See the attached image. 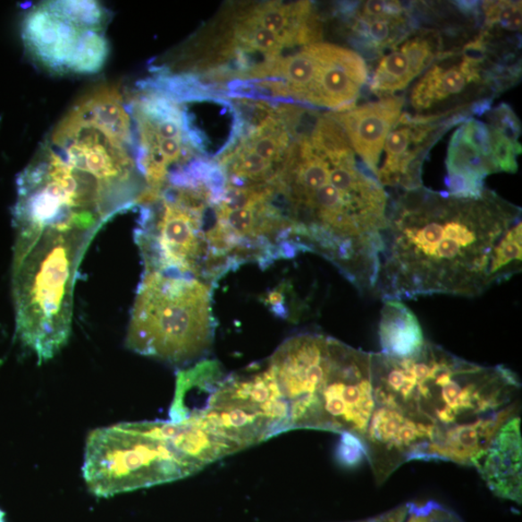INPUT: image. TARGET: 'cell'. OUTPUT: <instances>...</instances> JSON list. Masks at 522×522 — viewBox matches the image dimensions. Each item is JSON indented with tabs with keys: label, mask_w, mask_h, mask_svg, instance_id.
<instances>
[{
	"label": "cell",
	"mask_w": 522,
	"mask_h": 522,
	"mask_svg": "<svg viewBox=\"0 0 522 522\" xmlns=\"http://www.w3.org/2000/svg\"><path fill=\"white\" fill-rule=\"evenodd\" d=\"M88 30L57 13L46 3L29 8L21 22V38L29 55L58 73H68Z\"/></svg>",
	"instance_id": "8fae6325"
},
{
	"label": "cell",
	"mask_w": 522,
	"mask_h": 522,
	"mask_svg": "<svg viewBox=\"0 0 522 522\" xmlns=\"http://www.w3.org/2000/svg\"><path fill=\"white\" fill-rule=\"evenodd\" d=\"M490 490L502 500L521 502L520 418L497 432L476 467Z\"/></svg>",
	"instance_id": "5bb4252c"
},
{
	"label": "cell",
	"mask_w": 522,
	"mask_h": 522,
	"mask_svg": "<svg viewBox=\"0 0 522 522\" xmlns=\"http://www.w3.org/2000/svg\"><path fill=\"white\" fill-rule=\"evenodd\" d=\"M16 185L15 234L45 230L97 233L123 213L97 177L70 161L47 138Z\"/></svg>",
	"instance_id": "8992f818"
},
{
	"label": "cell",
	"mask_w": 522,
	"mask_h": 522,
	"mask_svg": "<svg viewBox=\"0 0 522 522\" xmlns=\"http://www.w3.org/2000/svg\"><path fill=\"white\" fill-rule=\"evenodd\" d=\"M314 46L319 66L307 104L341 112L353 108L369 77L363 57L336 45Z\"/></svg>",
	"instance_id": "7c38bea8"
},
{
	"label": "cell",
	"mask_w": 522,
	"mask_h": 522,
	"mask_svg": "<svg viewBox=\"0 0 522 522\" xmlns=\"http://www.w3.org/2000/svg\"><path fill=\"white\" fill-rule=\"evenodd\" d=\"M401 14L402 7L400 3L370 0L362 4L360 19L400 18Z\"/></svg>",
	"instance_id": "484cf974"
},
{
	"label": "cell",
	"mask_w": 522,
	"mask_h": 522,
	"mask_svg": "<svg viewBox=\"0 0 522 522\" xmlns=\"http://www.w3.org/2000/svg\"><path fill=\"white\" fill-rule=\"evenodd\" d=\"M418 75L408 56L401 49L385 55L379 63L372 80L371 89L376 93L391 94L405 89Z\"/></svg>",
	"instance_id": "ac0fdd59"
},
{
	"label": "cell",
	"mask_w": 522,
	"mask_h": 522,
	"mask_svg": "<svg viewBox=\"0 0 522 522\" xmlns=\"http://www.w3.org/2000/svg\"><path fill=\"white\" fill-rule=\"evenodd\" d=\"M176 103L181 106L189 141L201 158L217 162L245 133L243 117L228 98L205 89Z\"/></svg>",
	"instance_id": "30bf717a"
},
{
	"label": "cell",
	"mask_w": 522,
	"mask_h": 522,
	"mask_svg": "<svg viewBox=\"0 0 522 522\" xmlns=\"http://www.w3.org/2000/svg\"><path fill=\"white\" fill-rule=\"evenodd\" d=\"M203 468L175 447L163 421H157L122 423L92 432L82 474L93 494L110 497L183 479Z\"/></svg>",
	"instance_id": "52a82bcc"
},
{
	"label": "cell",
	"mask_w": 522,
	"mask_h": 522,
	"mask_svg": "<svg viewBox=\"0 0 522 522\" xmlns=\"http://www.w3.org/2000/svg\"><path fill=\"white\" fill-rule=\"evenodd\" d=\"M402 105L401 98L387 97L332 114L376 178L386 138L399 121Z\"/></svg>",
	"instance_id": "4fadbf2b"
},
{
	"label": "cell",
	"mask_w": 522,
	"mask_h": 522,
	"mask_svg": "<svg viewBox=\"0 0 522 522\" xmlns=\"http://www.w3.org/2000/svg\"><path fill=\"white\" fill-rule=\"evenodd\" d=\"M97 234L45 230L15 237L12 289L16 332L40 363L53 359L67 345L79 267Z\"/></svg>",
	"instance_id": "277c9868"
},
{
	"label": "cell",
	"mask_w": 522,
	"mask_h": 522,
	"mask_svg": "<svg viewBox=\"0 0 522 522\" xmlns=\"http://www.w3.org/2000/svg\"><path fill=\"white\" fill-rule=\"evenodd\" d=\"M491 128L503 134L509 140L519 144L520 123L511 108L506 104L497 106L489 115Z\"/></svg>",
	"instance_id": "cb8c5ba5"
},
{
	"label": "cell",
	"mask_w": 522,
	"mask_h": 522,
	"mask_svg": "<svg viewBox=\"0 0 522 522\" xmlns=\"http://www.w3.org/2000/svg\"><path fill=\"white\" fill-rule=\"evenodd\" d=\"M437 522H464L455 513L443 507Z\"/></svg>",
	"instance_id": "f1b7e54d"
},
{
	"label": "cell",
	"mask_w": 522,
	"mask_h": 522,
	"mask_svg": "<svg viewBox=\"0 0 522 522\" xmlns=\"http://www.w3.org/2000/svg\"><path fill=\"white\" fill-rule=\"evenodd\" d=\"M363 456H365V450L360 439L350 434H342L339 457L343 464H358Z\"/></svg>",
	"instance_id": "4316f807"
},
{
	"label": "cell",
	"mask_w": 522,
	"mask_h": 522,
	"mask_svg": "<svg viewBox=\"0 0 522 522\" xmlns=\"http://www.w3.org/2000/svg\"><path fill=\"white\" fill-rule=\"evenodd\" d=\"M382 353L403 358L419 351L425 345L417 316L401 301H385L379 322Z\"/></svg>",
	"instance_id": "2e32d148"
},
{
	"label": "cell",
	"mask_w": 522,
	"mask_h": 522,
	"mask_svg": "<svg viewBox=\"0 0 522 522\" xmlns=\"http://www.w3.org/2000/svg\"><path fill=\"white\" fill-rule=\"evenodd\" d=\"M375 408L363 438L377 484L412 460L477 467L520 408L518 375L425 341L408 358L373 353Z\"/></svg>",
	"instance_id": "6da1fadb"
},
{
	"label": "cell",
	"mask_w": 522,
	"mask_h": 522,
	"mask_svg": "<svg viewBox=\"0 0 522 522\" xmlns=\"http://www.w3.org/2000/svg\"><path fill=\"white\" fill-rule=\"evenodd\" d=\"M448 174H458L479 182L492 173H498L493 161L486 159L464 137L459 129L450 139L446 160Z\"/></svg>",
	"instance_id": "e0dca14e"
},
{
	"label": "cell",
	"mask_w": 522,
	"mask_h": 522,
	"mask_svg": "<svg viewBox=\"0 0 522 522\" xmlns=\"http://www.w3.org/2000/svg\"><path fill=\"white\" fill-rule=\"evenodd\" d=\"M188 417L198 418L240 450L290 431L287 405L267 365L220 376L203 405Z\"/></svg>",
	"instance_id": "9c48e42d"
},
{
	"label": "cell",
	"mask_w": 522,
	"mask_h": 522,
	"mask_svg": "<svg viewBox=\"0 0 522 522\" xmlns=\"http://www.w3.org/2000/svg\"><path fill=\"white\" fill-rule=\"evenodd\" d=\"M46 4L57 13L87 29L104 32L109 20V13L105 8L91 0H55Z\"/></svg>",
	"instance_id": "d6986e66"
},
{
	"label": "cell",
	"mask_w": 522,
	"mask_h": 522,
	"mask_svg": "<svg viewBox=\"0 0 522 522\" xmlns=\"http://www.w3.org/2000/svg\"><path fill=\"white\" fill-rule=\"evenodd\" d=\"M488 127L492 139L493 157L498 173H517L518 167L517 158L521 153L520 145L515 144L489 125Z\"/></svg>",
	"instance_id": "7402d4cb"
},
{
	"label": "cell",
	"mask_w": 522,
	"mask_h": 522,
	"mask_svg": "<svg viewBox=\"0 0 522 522\" xmlns=\"http://www.w3.org/2000/svg\"><path fill=\"white\" fill-rule=\"evenodd\" d=\"M480 80L479 65L465 59L458 66L434 65L413 89L412 105L418 111L431 109L434 105L457 97L472 82Z\"/></svg>",
	"instance_id": "9a60e30c"
},
{
	"label": "cell",
	"mask_w": 522,
	"mask_h": 522,
	"mask_svg": "<svg viewBox=\"0 0 522 522\" xmlns=\"http://www.w3.org/2000/svg\"><path fill=\"white\" fill-rule=\"evenodd\" d=\"M459 129L462 137H464L472 147H476L484 157L494 163L493 157L492 139L488 125L476 120H469Z\"/></svg>",
	"instance_id": "603a6c76"
},
{
	"label": "cell",
	"mask_w": 522,
	"mask_h": 522,
	"mask_svg": "<svg viewBox=\"0 0 522 522\" xmlns=\"http://www.w3.org/2000/svg\"><path fill=\"white\" fill-rule=\"evenodd\" d=\"M400 49L408 56L411 65L417 75L422 73L434 61L433 46L422 38L407 41L400 46Z\"/></svg>",
	"instance_id": "d4e9b609"
},
{
	"label": "cell",
	"mask_w": 522,
	"mask_h": 522,
	"mask_svg": "<svg viewBox=\"0 0 522 522\" xmlns=\"http://www.w3.org/2000/svg\"><path fill=\"white\" fill-rule=\"evenodd\" d=\"M266 365L287 405L290 431L350 434L363 442L375 408L373 353L303 334L284 341Z\"/></svg>",
	"instance_id": "3957f363"
},
{
	"label": "cell",
	"mask_w": 522,
	"mask_h": 522,
	"mask_svg": "<svg viewBox=\"0 0 522 522\" xmlns=\"http://www.w3.org/2000/svg\"><path fill=\"white\" fill-rule=\"evenodd\" d=\"M408 513V504L400 505L391 511L375 518L352 522H401Z\"/></svg>",
	"instance_id": "83f0119b"
},
{
	"label": "cell",
	"mask_w": 522,
	"mask_h": 522,
	"mask_svg": "<svg viewBox=\"0 0 522 522\" xmlns=\"http://www.w3.org/2000/svg\"><path fill=\"white\" fill-rule=\"evenodd\" d=\"M4 517L5 514L0 509V522H5Z\"/></svg>",
	"instance_id": "f546056e"
},
{
	"label": "cell",
	"mask_w": 522,
	"mask_h": 522,
	"mask_svg": "<svg viewBox=\"0 0 522 522\" xmlns=\"http://www.w3.org/2000/svg\"><path fill=\"white\" fill-rule=\"evenodd\" d=\"M403 29V21L400 18L359 19L356 29L365 42L374 49H383L395 42L399 31Z\"/></svg>",
	"instance_id": "ffe728a7"
},
{
	"label": "cell",
	"mask_w": 522,
	"mask_h": 522,
	"mask_svg": "<svg viewBox=\"0 0 522 522\" xmlns=\"http://www.w3.org/2000/svg\"><path fill=\"white\" fill-rule=\"evenodd\" d=\"M486 25L501 26L509 31L521 29V3L518 2H488L484 3Z\"/></svg>",
	"instance_id": "44dd1931"
},
{
	"label": "cell",
	"mask_w": 522,
	"mask_h": 522,
	"mask_svg": "<svg viewBox=\"0 0 522 522\" xmlns=\"http://www.w3.org/2000/svg\"><path fill=\"white\" fill-rule=\"evenodd\" d=\"M208 188L165 187L139 205L135 240L145 272L210 279L205 215L212 203Z\"/></svg>",
	"instance_id": "ba28073f"
},
{
	"label": "cell",
	"mask_w": 522,
	"mask_h": 522,
	"mask_svg": "<svg viewBox=\"0 0 522 522\" xmlns=\"http://www.w3.org/2000/svg\"><path fill=\"white\" fill-rule=\"evenodd\" d=\"M215 334L212 292L206 282L145 272L130 317L126 339L130 350L184 366L209 352Z\"/></svg>",
	"instance_id": "5b68a950"
},
{
	"label": "cell",
	"mask_w": 522,
	"mask_h": 522,
	"mask_svg": "<svg viewBox=\"0 0 522 522\" xmlns=\"http://www.w3.org/2000/svg\"><path fill=\"white\" fill-rule=\"evenodd\" d=\"M521 225L520 210L491 192L408 191L387 215L375 291L385 301L476 298L520 273Z\"/></svg>",
	"instance_id": "7a4b0ae2"
}]
</instances>
